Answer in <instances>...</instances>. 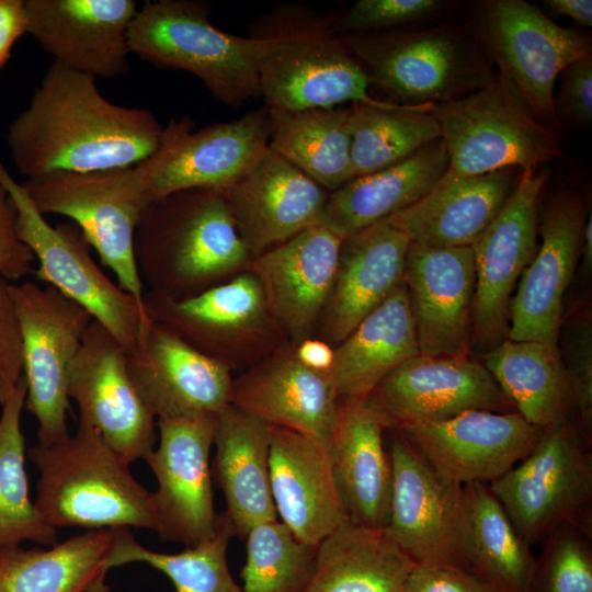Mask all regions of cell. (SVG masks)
I'll use <instances>...</instances> for the list:
<instances>
[{
  "label": "cell",
  "instance_id": "cell-1",
  "mask_svg": "<svg viewBox=\"0 0 592 592\" xmlns=\"http://www.w3.org/2000/svg\"><path fill=\"white\" fill-rule=\"evenodd\" d=\"M162 134L148 110L113 103L95 78L53 61L10 124L7 144L19 172L31 179L136 166L159 148Z\"/></svg>",
  "mask_w": 592,
  "mask_h": 592
},
{
  "label": "cell",
  "instance_id": "cell-2",
  "mask_svg": "<svg viewBox=\"0 0 592 592\" xmlns=\"http://www.w3.org/2000/svg\"><path fill=\"white\" fill-rule=\"evenodd\" d=\"M136 266L147 291L189 297L248 270L252 257L223 190L193 187L148 203L134 235Z\"/></svg>",
  "mask_w": 592,
  "mask_h": 592
},
{
  "label": "cell",
  "instance_id": "cell-3",
  "mask_svg": "<svg viewBox=\"0 0 592 592\" xmlns=\"http://www.w3.org/2000/svg\"><path fill=\"white\" fill-rule=\"evenodd\" d=\"M27 455L38 470L34 504L54 528L157 530L152 494L91 426L33 445Z\"/></svg>",
  "mask_w": 592,
  "mask_h": 592
},
{
  "label": "cell",
  "instance_id": "cell-4",
  "mask_svg": "<svg viewBox=\"0 0 592 592\" xmlns=\"http://www.w3.org/2000/svg\"><path fill=\"white\" fill-rule=\"evenodd\" d=\"M341 38L369 83L396 104L447 103L488 86L497 75L467 21Z\"/></svg>",
  "mask_w": 592,
  "mask_h": 592
},
{
  "label": "cell",
  "instance_id": "cell-5",
  "mask_svg": "<svg viewBox=\"0 0 592 592\" xmlns=\"http://www.w3.org/2000/svg\"><path fill=\"white\" fill-rule=\"evenodd\" d=\"M210 4L201 0L146 1L130 23L132 54L197 77L220 102L239 107L260 96L259 62L267 39L243 37L216 27Z\"/></svg>",
  "mask_w": 592,
  "mask_h": 592
},
{
  "label": "cell",
  "instance_id": "cell-6",
  "mask_svg": "<svg viewBox=\"0 0 592 592\" xmlns=\"http://www.w3.org/2000/svg\"><path fill=\"white\" fill-rule=\"evenodd\" d=\"M258 33L267 39L259 62V92L269 110L305 111L337 104H376L369 80L331 21L303 8L273 11Z\"/></svg>",
  "mask_w": 592,
  "mask_h": 592
},
{
  "label": "cell",
  "instance_id": "cell-7",
  "mask_svg": "<svg viewBox=\"0 0 592 592\" xmlns=\"http://www.w3.org/2000/svg\"><path fill=\"white\" fill-rule=\"evenodd\" d=\"M447 153V174L474 177L517 167L546 168L562 155L559 127L539 122L515 88L497 72L486 87L434 105Z\"/></svg>",
  "mask_w": 592,
  "mask_h": 592
},
{
  "label": "cell",
  "instance_id": "cell-8",
  "mask_svg": "<svg viewBox=\"0 0 592 592\" xmlns=\"http://www.w3.org/2000/svg\"><path fill=\"white\" fill-rule=\"evenodd\" d=\"M143 301L148 318L232 373L250 368L289 343L249 270L183 298L146 289Z\"/></svg>",
  "mask_w": 592,
  "mask_h": 592
},
{
  "label": "cell",
  "instance_id": "cell-9",
  "mask_svg": "<svg viewBox=\"0 0 592 592\" xmlns=\"http://www.w3.org/2000/svg\"><path fill=\"white\" fill-rule=\"evenodd\" d=\"M571 421L543 430L533 449L488 485L531 547L562 525L591 533L592 465Z\"/></svg>",
  "mask_w": 592,
  "mask_h": 592
},
{
  "label": "cell",
  "instance_id": "cell-10",
  "mask_svg": "<svg viewBox=\"0 0 592 592\" xmlns=\"http://www.w3.org/2000/svg\"><path fill=\"white\" fill-rule=\"evenodd\" d=\"M481 47L519 90L535 117L557 125L555 84L570 62L592 55L587 31L562 27L525 0H483L467 21Z\"/></svg>",
  "mask_w": 592,
  "mask_h": 592
},
{
  "label": "cell",
  "instance_id": "cell-11",
  "mask_svg": "<svg viewBox=\"0 0 592 592\" xmlns=\"http://www.w3.org/2000/svg\"><path fill=\"white\" fill-rule=\"evenodd\" d=\"M0 183L15 206L18 236L38 262L36 278L79 304L126 350H132L149 322L136 299L94 261L78 226L72 221L53 226L45 219L1 160Z\"/></svg>",
  "mask_w": 592,
  "mask_h": 592
},
{
  "label": "cell",
  "instance_id": "cell-12",
  "mask_svg": "<svg viewBox=\"0 0 592 592\" xmlns=\"http://www.w3.org/2000/svg\"><path fill=\"white\" fill-rule=\"evenodd\" d=\"M271 121L266 107L238 119L194 130L189 117L163 127L159 148L125 175L148 204L173 192L209 187L225 190L244 175L269 149Z\"/></svg>",
  "mask_w": 592,
  "mask_h": 592
},
{
  "label": "cell",
  "instance_id": "cell-13",
  "mask_svg": "<svg viewBox=\"0 0 592 592\" xmlns=\"http://www.w3.org/2000/svg\"><path fill=\"white\" fill-rule=\"evenodd\" d=\"M23 348L25 408L37 422V443L52 444L70 433L68 374L91 315L50 285L11 284Z\"/></svg>",
  "mask_w": 592,
  "mask_h": 592
},
{
  "label": "cell",
  "instance_id": "cell-14",
  "mask_svg": "<svg viewBox=\"0 0 592 592\" xmlns=\"http://www.w3.org/2000/svg\"><path fill=\"white\" fill-rule=\"evenodd\" d=\"M37 210L69 218L82 232L118 285L144 308V286L134 257V235L146 204L127 182L123 169L53 172L22 183Z\"/></svg>",
  "mask_w": 592,
  "mask_h": 592
},
{
  "label": "cell",
  "instance_id": "cell-15",
  "mask_svg": "<svg viewBox=\"0 0 592 592\" xmlns=\"http://www.w3.org/2000/svg\"><path fill=\"white\" fill-rule=\"evenodd\" d=\"M389 538L414 563L467 570L470 533L463 486L436 473L398 432L390 441Z\"/></svg>",
  "mask_w": 592,
  "mask_h": 592
},
{
  "label": "cell",
  "instance_id": "cell-16",
  "mask_svg": "<svg viewBox=\"0 0 592 592\" xmlns=\"http://www.w3.org/2000/svg\"><path fill=\"white\" fill-rule=\"evenodd\" d=\"M68 396L79 408V422L127 464L155 448L157 419L129 375L126 349L93 319L69 368Z\"/></svg>",
  "mask_w": 592,
  "mask_h": 592
},
{
  "label": "cell",
  "instance_id": "cell-17",
  "mask_svg": "<svg viewBox=\"0 0 592 592\" xmlns=\"http://www.w3.org/2000/svg\"><path fill=\"white\" fill-rule=\"evenodd\" d=\"M216 417L196 414L157 420L158 445L144 460L158 485L151 494L156 532L162 540L194 546L216 531L218 514L209 463Z\"/></svg>",
  "mask_w": 592,
  "mask_h": 592
},
{
  "label": "cell",
  "instance_id": "cell-18",
  "mask_svg": "<svg viewBox=\"0 0 592 592\" xmlns=\"http://www.w3.org/2000/svg\"><path fill=\"white\" fill-rule=\"evenodd\" d=\"M547 168L524 171L501 212L471 247L475 295L471 346L487 353L508 339L513 288L538 249V205Z\"/></svg>",
  "mask_w": 592,
  "mask_h": 592
},
{
  "label": "cell",
  "instance_id": "cell-19",
  "mask_svg": "<svg viewBox=\"0 0 592 592\" xmlns=\"http://www.w3.org/2000/svg\"><path fill=\"white\" fill-rule=\"evenodd\" d=\"M365 400L395 430L469 410L515 411L485 365L468 355L419 354L388 374Z\"/></svg>",
  "mask_w": 592,
  "mask_h": 592
},
{
  "label": "cell",
  "instance_id": "cell-20",
  "mask_svg": "<svg viewBox=\"0 0 592 592\" xmlns=\"http://www.w3.org/2000/svg\"><path fill=\"white\" fill-rule=\"evenodd\" d=\"M589 208L573 187H560L548 198L538 221L542 243L510 303L508 339L558 346L562 299L578 263Z\"/></svg>",
  "mask_w": 592,
  "mask_h": 592
},
{
  "label": "cell",
  "instance_id": "cell-21",
  "mask_svg": "<svg viewBox=\"0 0 592 592\" xmlns=\"http://www.w3.org/2000/svg\"><path fill=\"white\" fill-rule=\"evenodd\" d=\"M444 478L459 486L500 478L536 445L543 430L520 413L469 410L397 429Z\"/></svg>",
  "mask_w": 592,
  "mask_h": 592
},
{
  "label": "cell",
  "instance_id": "cell-22",
  "mask_svg": "<svg viewBox=\"0 0 592 592\" xmlns=\"http://www.w3.org/2000/svg\"><path fill=\"white\" fill-rule=\"evenodd\" d=\"M129 375L156 419L217 415L231 405L234 373L151 320L126 350Z\"/></svg>",
  "mask_w": 592,
  "mask_h": 592
},
{
  "label": "cell",
  "instance_id": "cell-23",
  "mask_svg": "<svg viewBox=\"0 0 592 592\" xmlns=\"http://www.w3.org/2000/svg\"><path fill=\"white\" fill-rule=\"evenodd\" d=\"M26 33L57 61L93 78L129 69L132 0H25Z\"/></svg>",
  "mask_w": 592,
  "mask_h": 592
},
{
  "label": "cell",
  "instance_id": "cell-24",
  "mask_svg": "<svg viewBox=\"0 0 592 592\" xmlns=\"http://www.w3.org/2000/svg\"><path fill=\"white\" fill-rule=\"evenodd\" d=\"M403 282L420 354L468 355L476 282L471 247L432 248L410 242Z\"/></svg>",
  "mask_w": 592,
  "mask_h": 592
},
{
  "label": "cell",
  "instance_id": "cell-25",
  "mask_svg": "<svg viewBox=\"0 0 592 592\" xmlns=\"http://www.w3.org/2000/svg\"><path fill=\"white\" fill-rule=\"evenodd\" d=\"M223 191L252 259L319 224L329 197L327 190L270 149Z\"/></svg>",
  "mask_w": 592,
  "mask_h": 592
},
{
  "label": "cell",
  "instance_id": "cell-26",
  "mask_svg": "<svg viewBox=\"0 0 592 592\" xmlns=\"http://www.w3.org/2000/svg\"><path fill=\"white\" fill-rule=\"evenodd\" d=\"M342 238L322 224L253 258L267 307L291 344L314 337L335 275Z\"/></svg>",
  "mask_w": 592,
  "mask_h": 592
},
{
  "label": "cell",
  "instance_id": "cell-27",
  "mask_svg": "<svg viewBox=\"0 0 592 592\" xmlns=\"http://www.w3.org/2000/svg\"><path fill=\"white\" fill-rule=\"evenodd\" d=\"M270 483L276 515L308 545L349 521L327 442L271 426Z\"/></svg>",
  "mask_w": 592,
  "mask_h": 592
},
{
  "label": "cell",
  "instance_id": "cell-28",
  "mask_svg": "<svg viewBox=\"0 0 592 592\" xmlns=\"http://www.w3.org/2000/svg\"><path fill=\"white\" fill-rule=\"evenodd\" d=\"M409 238L386 220L342 239L315 338L340 344L403 283Z\"/></svg>",
  "mask_w": 592,
  "mask_h": 592
},
{
  "label": "cell",
  "instance_id": "cell-29",
  "mask_svg": "<svg viewBox=\"0 0 592 592\" xmlns=\"http://www.w3.org/2000/svg\"><path fill=\"white\" fill-rule=\"evenodd\" d=\"M339 399L330 373L301 364L286 343L234 378L231 405L271 426L330 444Z\"/></svg>",
  "mask_w": 592,
  "mask_h": 592
},
{
  "label": "cell",
  "instance_id": "cell-30",
  "mask_svg": "<svg viewBox=\"0 0 592 592\" xmlns=\"http://www.w3.org/2000/svg\"><path fill=\"white\" fill-rule=\"evenodd\" d=\"M523 173L517 167L474 177L445 173L426 195L386 221L411 243L473 247L501 212Z\"/></svg>",
  "mask_w": 592,
  "mask_h": 592
},
{
  "label": "cell",
  "instance_id": "cell-31",
  "mask_svg": "<svg viewBox=\"0 0 592 592\" xmlns=\"http://www.w3.org/2000/svg\"><path fill=\"white\" fill-rule=\"evenodd\" d=\"M384 418L365 399L340 397L330 453L348 520L384 530L388 523L392 473L384 446Z\"/></svg>",
  "mask_w": 592,
  "mask_h": 592
},
{
  "label": "cell",
  "instance_id": "cell-32",
  "mask_svg": "<svg viewBox=\"0 0 592 592\" xmlns=\"http://www.w3.org/2000/svg\"><path fill=\"white\" fill-rule=\"evenodd\" d=\"M213 479L223 492L234 535L276 520L270 483L271 425L229 405L216 417Z\"/></svg>",
  "mask_w": 592,
  "mask_h": 592
},
{
  "label": "cell",
  "instance_id": "cell-33",
  "mask_svg": "<svg viewBox=\"0 0 592 592\" xmlns=\"http://www.w3.org/2000/svg\"><path fill=\"white\" fill-rule=\"evenodd\" d=\"M448 164L439 138L398 163L355 177L329 194L320 224L343 239L384 221L426 195Z\"/></svg>",
  "mask_w": 592,
  "mask_h": 592
},
{
  "label": "cell",
  "instance_id": "cell-34",
  "mask_svg": "<svg viewBox=\"0 0 592 592\" xmlns=\"http://www.w3.org/2000/svg\"><path fill=\"white\" fill-rule=\"evenodd\" d=\"M420 354L405 282L334 348L330 375L340 397L365 399Z\"/></svg>",
  "mask_w": 592,
  "mask_h": 592
},
{
  "label": "cell",
  "instance_id": "cell-35",
  "mask_svg": "<svg viewBox=\"0 0 592 592\" xmlns=\"http://www.w3.org/2000/svg\"><path fill=\"white\" fill-rule=\"evenodd\" d=\"M413 566L384 530L345 521L317 546L300 592H406Z\"/></svg>",
  "mask_w": 592,
  "mask_h": 592
},
{
  "label": "cell",
  "instance_id": "cell-36",
  "mask_svg": "<svg viewBox=\"0 0 592 592\" xmlns=\"http://www.w3.org/2000/svg\"><path fill=\"white\" fill-rule=\"evenodd\" d=\"M117 528L87 531L46 549L0 555V592H109L107 560Z\"/></svg>",
  "mask_w": 592,
  "mask_h": 592
},
{
  "label": "cell",
  "instance_id": "cell-37",
  "mask_svg": "<svg viewBox=\"0 0 592 592\" xmlns=\"http://www.w3.org/2000/svg\"><path fill=\"white\" fill-rule=\"evenodd\" d=\"M483 365L530 424L546 430L570 421L574 402L559 345L506 339L485 353Z\"/></svg>",
  "mask_w": 592,
  "mask_h": 592
},
{
  "label": "cell",
  "instance_id": "cell-38",
  "mask_svg": "<svg viewBox=\"0 0 592 592\" xmlns=\"http://www.w3.org/2000/svg\"><path fill=\"white\" fill-rule=\"evenodd\" d=\"M269 149L327 191L353 179L349 110H269Z\"/></svg>",
  "mask_w": 592,
  "mask_h": 592
},
{
  "label": "cell",
  "instance_id": "cell-39",
  "mask_svg": "<svg viewBox=\"0 0 592 592\" xmlns=\"http://www.w3.org/2000/svg\"><path fill=\"white\" fill-rule=\"evenodd\" d=\"M470 546L467 570L491 592H532L536 557L487 483L463 486Z\"/></svg>",
  "mask_w": 592,
  "mask_h": 592
},
{
  "label": "cell",
  "instance_id": "cell-40",
  "mask_svg": "<svg viewBox=\"0 0 592 592\" xmlns=\"http://www.w3.org/2000/svg\"><path fill=\"white\" fill-rule=\"evenodd\" d=\"M433 107L388 101L353 103L350 107L353 178L398 163L441 138L431 113Z\"/></svg>",
  "mask_w": 592,
  "mask_h": 592
},
{
  "label": "cell",
  "instance_id": "cell-41",
  "mask_svg": "<svg viewBox=\"0 0 592 592\" xmlns=\"http://www.w3.org/2000/svg\"><path fill=\"white\" fill-rule=\"evenodd\" d=\"M26 384L21 378L1 406L0 415V550L31 540L52 546L57 530L48 525L29 496L25 440L21 429Z\"/></svg>",
  "mask_w": 592,
  "mask_h": 592
},
{
  "label": "cell",
  "instance_id": "cell-42",
  "mask_svg": "<svg viewBox=\"0 0 592 592\" xmlns=\"http://www.w3.org/2000/svg\"><path fill=\"white\" fill-rule=\"evenodd\" d=\"M234 536L227 516L218 514L214 535L174 554L159 553L140 545L128 527H119L110 551V569L143 562L163 573L175 592H243L232 578L227 548Z\"/></svg>",
  "mask_w": 592,
  "mask_h": 592
},
{
  "label": "cell",
  "instance_id": "cell-43",
  "mask_svg": "<svg viewBox=\"0 0 592 592\" xmlns=\"http://www.w3.org/2000/svg\"><path fill=\"white\" fill-rule=\"evenodd\" d=\"M244 539L243 592H300L312 572L316 546L299 540L277 519L254 525Z\"/></svg>",
  "mask_w": 592,
  "mask_h": 592
},
{
  "label": "cell",
  "instance_id": "cell-44",
  "mask_svg": "<svg viewBox=\"0 0 592 592\" xmlns=\"http://www.w3.org/2000/svg\"><path fill=\"white\" fill-rule=\"evenodd\" d=\"M585 536L562 525L544 538L532 592H592V551Z\"/></svg>",
  "mask_w": 592,
  "mask_h": 592
},
{
  "label": "cell",
  "instance_id": "cell-45",
  "mask_svg": "<svg viewBox=\"0 0 592 592\" xmlns=\"http://www.w3.org/2000/svg\"><path fill=\"white\" fill-rule=\"evenodd\" d=\"M455 5L456 2L445 0H360L331 25L348 34L398 30L437 16Z\"/></svg>",
  "mask_w": 592,
  "mask_h": 592
},
{
  "label": "cell",
  "instance_id": "cell-46",
  "mask_svg": "<svg viewBox=\"0 0 592 592\" xmlns=\"http://www.w3.org/2000/svg\"><path fill=\"white\" fill-rule=\"evenodd\" d=\"M563 358L573 402L580 413L581 433L588 442L592 422V327L590 315L576 316L562 335Z\"/></svg>",
  "mask_w": 592,
  "mask_h": 592
},
{
  "label": "cell",
  "instance_id": "cell-47",
  "mask_svg": "<svg viewBox=\"0 0 592 592\" xmlns=\"http://www.w3.org/2000/svg\"><path fill=\"white\" fill-rule=\"evenodd\" d=\"M554 113L559 128L583 132L592 123V55L568 64L559 73Z\"/></svg>",
  "mask_w": 592,
  "mask_h": 592
},
{
  "label": "cell",
  "instance_id": "cell-48",
  "mask_svg": "<svg viewBox=\"0 0 592 592\" xmlns=\"http://www.w3.org/2000/svg\"><path fill=\"white\" fill-rule=\"evenodd\" d=\"M11 284L0 275V406L23 377L22 337Z\"/></svg>",
  "mask_w": 592,
  "mask_h": 592
},
{
  "label": "cell",
  "instance_id": "cell-49",
  "mask_svg": "<svg viewBox=\"0 0 592 592\" xmlns=\"http://www.w3.org/2000/svg\"><path fill=\"white\" fill-rule=\"evenodd\" d=\"M35 258L16 230V210L7 189L0 183V275L19 282L34 274Z\"/></svg>",
  "mask_w": 592,
  "mask_h": 592
},
{
  "label": "cell",
  "instance_id": "cell-50",
  "mask_svg": "<svg viewBox=\"0 0 592 592\" xmlns=\"http://www.w3.org/2000/svg\"><path fill=\"white\" fill-rule=\"evenodd\" d=\"M406 592H491L475 574L459 567L414 563Z\"/></svg>",
  "mask_w": 592,
  "mask_h": 592
},
{
  "label": "cell",
  "instance_id": "cell-51",
  "mask_svg": "<svg viewBox=\"0 0 592 592\" xmlns=\"http://www.w3.org/2000/svg\"><path fill=\"white\" fill-rule=\"evenodd\" d=\"M25 0H0V69L10 58L12 47L26 33Z\"/></svg>",
  "mask_w": 592,
  "mask_h": 592
},
{
  "label": "cell",
  "instance_id": "cell-52",
  "mask_svg": "<svg viewBox=\"0 0 592 592\" xmlns=\"http://www.w3.org/2000/svg\"><path fill=\"white\" fill-rule=\"evenodd\" d=\"M293 346L295 356L301 364L318 372L330 373L334 348L329 343L311 337Z\"/></svg>",
  "mask_w": 592,
  "mask_h": 592
},
{
  "label": "cell",
  "instance_id": "cell-53",
  "mask_svg": "<svg viewBox=\"0 0 592 592\" xmlns=\"http://www.w3.org/2000/svg\"><path fill=\"white\" fill-rule=\"evenodd\" d=\"M543 4L553 13L573 20L582 29L592 26L591 0H545Z\"/></svg>",
  "mask_w": 592,
  "mask_h": 592
},
{
  "label": "cell",
  "instance_id": "cell-54",
  "mask_svg": "<svg viewBox=\"0 0 592 592\" xmlns=\"http://www.w3.org/2000/svg\"><path fill=\"white\" fill-rule=\"evenodd\" d=\"M580 255L582 257V267L585 273L592 267V213L591 208L584 223L581 240Z\"/></svg>",
  "mask_w": 592,
  "mask_h": 592
},
{
  "label": "cell",
  "instance_id": "cell-55",
  "mask_svg": "<svg viewBox=\"0 0 592 592\" xmlns=\"http://www.w3.org/2000/svg\"><path fill=\"white\" fill-rule=\"evenodd\" d=\"M2 550H0V555H1Z\"/></svg>",
  "mask_w": 592,
  "mask_h": 592
}]
</instances>
